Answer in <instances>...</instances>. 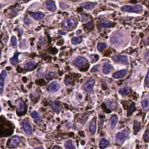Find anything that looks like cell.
Here are the masks:
<instances>
[{"label": "cell", "mask_w": 149, "mask_h": 149, "mask_svg": "<svg viewBox=\"0 0 149 149\" xmlns=\"http://www.w3.org/2000/svg\"><path fill=\"white\" fill-rule=\"evenodd\" d=\"M122 10L127 12L139 13L143 10V7L139 5H124L122 7Z\"/></svg>", "instance_id": "obj_1"}, {"label": "cell", "mask_w": 149, "mask_h": 149, "mask_svg": "<svg viewBox=\"0 0 149 149\" xmlns=\"http://www.w3.org/2000/svg\"><path fill=\"white\" fill-rule=\"evenodd\" d=\"M129 132L126 129H124L122 132H118L115 136L116 141L119 144H122L129 136Z\"/></svg>", "instance_id": "obj_2"}, {"label": "cell", "mask_w": 149, "mask_h": 149, "mask_svg": "<svg viewBox=\"0 0 149 149\" xmlns=\"http://www.w3.org/2000/svg\"><path fill=\"white\" fill-rule=\"evenodd\" d=\"M112 59L117 63L127 65L129 63L128 58L126 55H115L112 57Z\"/></svg>", "instance_id": "obj_3"}, {"label": "cell", "mask_w": 149, "mask_h": 149, "mask_svg": "<svg viewBox=\"0 0 149 149\" xmlns=\"http://www.w3.org/2000/svg\"><path fill=\"white\" fill-rule=\"evenodd\" d=\"M122 36L121 33H118V32H115L112 36H111V43H112L114 45H117L119 44L122 41Z\"/></svg>", "instance_id": "obj_4"}, {"label": "cell", "mask_w": 149, "mask_h": 149, "mask_svg": "<svg viewBox=\"0 0 149 149\" xmlns=\"http://www.w3.org/2000/svg\"><path fill=\"white\" fill-rule=\"evenodd\" d=\"M95 83V80L94 79L91 78L85 84L84 86V90L87 93H91L93 91V87Z\"/></svg>", "instance_id": "obj_5"}, {"label": "cell", "mask_w": 149, "mask_h": 149, "mask_svg": "<svg viewBox=\"0 0 149 149\" xmlns=\"http://www.w3.org/2000/svg\"><path fill=\"white\" fill-rule=\"evenodd\" d=\"M7 76V73L6 70H3L0 74V94L3 90V87L5 84V80Z\"/></svg>", "instance_id": "obj_6"}, {"label": "cell", "mask_w": 149, "mask_h": 149, "mask_svg": "<svg viewBox=\"0 0 149 149\" xmlns=\"http://www.w3.org/2000/svg\"><path fill=\"white\" fill-rule=\"evenodd\" d=\"M75 20L73 18H69L66 19L63 22V26L66 29H70L75 24Z\"/></svg>", "instance_id": "obj_7"}, {"label": "cell", "mask_w": 149, "mask_h": 149, "mask_svg": "<svg viewBox=\"0 0 149 149\" xmlns=\"http://www.w3.org/2000/svg\"><path fill=\"white\" fill-rule=\"evenodd\" d=\"M22 125H23V129L24 130V132L27 134H31L32 133H33V130H32V128H31V125L27 122V121H26L24 120L23 123H22Z\"/></svg>", "instance_id": "obj_8"}, {"label": "cell", "mask_w": 149, "mask_h": 149, "mask_svg": "<svg viewBox=\"0 0 149 149\" xmlns=\"http://www.w3.org/2000/svg\"><path fill=\"white\" fill-rule=\"evenodd\" d=\"M59 88V84L57 81L52 82L48 87V91L51 93L57 91Z\"/></svg>", "instance_id": "obj_9"}, {"label": "cell", "mask_w": 149, "mask_h": 149, "mask_svg": "<svg viewBox=\"0 0 149 149\" xmlns=\"http://www.w3.org/2000/svg\"><path fill=\"white\" fill-rule=\"evenodd\" d=\"M127 70L126 69H122L119 71H118L115 73H113V77L115 79H119V78H122L126 76L127 74Z\"/></svg>", "instance_id": "obj_10"}, {"label": "cell", "mask_w": 149, "mask_h": 149, "mask_svg": "<svg viewBox=\"0 0 149 149\" xmlns=\"http://www.w3.org/2000/svg\"><path fill=\"white\" fill-rule=\"evenodd\" d=\"M51 107L53 111L55 112H59L61 109V105L59 101H54L51 103Z\"/></svg>", "instance_id": "obj_11"}, {"label": "cell", "mask_w": 149, "mask_h": 149, "mask_svg": "<svg viewBox=\"0 0 149 149\" xmlns=\"http://www.w3.org/2000/svg\"><path fill=\"white\" fill-rule=\"evenodd\" d=\"M73 63L76 66H77L78 67H80V66H81L84 65L86 63V61L83 58L79 56V57H77V58H76L74 59Z\"/></svg>", "instance_id": "obj_12"}, {"label": "cell", "mask_w": 149, "mask_h": 149, "mask_svg": "<svg viewBox=\"0 0 149 149\" xmlns=\"http://www.w3.org/2000/svg\"><path fill=\"white\" fill-rule=\"evenodd\" d=\"M31 16L36 20H40V19H42L45 17V15L41 12H37L35 13H33L30 14Z\"/></svg>", "instance_id": "obj_13"}, {"label": "cell", "mask_w": 149, "mask_h": 149, "mask_svg": "<svg viewBox=\"0 0 149 149\" xmlns=\"http://www.w3.org/2000/svg\"><path fill=\"white\" fill-rule=\"evenodd\" d=\"M112 69V66L111 64L108 63H105L104 65H103V68H102V70L104 73L105 74H108L109 73L111 70Z\"/></svg>", "instance_id": "obj_14"}, {"label": "cell", "mask_w": 149, "mask_h": 149, "mask_svg": "<svg viewBox=\"0 0 149 149\" xmlns=\"http://www.w3.org/2000/svg\"><path fill=\"white\" fill-rule=\"evenodd\" d=\"M20 142V139L19 137L15 136L12 137L10 140V145L12 147H16Z\"/></svg>", "instance_id": "obj_15"}, {"label": "cell", "mask_w": 149, "mask_h": 149, "mask_svg": "<svg viewBox=\"0 0 149 149\" xmlns=\"http://www.w3.org/2000/svg\"><path fill=\"white\" fill-rule=\"evenodd\" d=\"M47 8L48 10L50 11H54L56 9V6L55 2L53 1L49 0L47 2Z\"/></svg>", "instance_id": "obj_16"}, {"label": "cell", "mask_w": 149, "mask_h": 149, "mask_svg": "<svg viewBox=\"0 0 149 149\" xmlns=\"http://www.w3.org/2000/svg\"><path fill=\"white\" fill-rule=\"evenodd\" d=\"M141 105L144 110H148L149 109V97L144 98L141 102Z\"/></svg>", "instance_id": "obj_17"}, {"label": "cell", "mask_w": 149, "mask_h": 149, "mask_svg": "<svg viewBox=\"0 0 149 149\" xmlns=\"http://www.w3.org/2000/svg\"><path fill=\"white\" fill-rule=\"evenodd\" d=\"M90 132L92 134H94L96 131V121L94 119H92L91 121V123L90 124V127H89Z\"/></svg>", "instance_id": "obj_18"}, {"label": "cell", "mask_w": 149, "mask_h": 149, "mask_svg": "<svg viewBox=\"0 0 149 149\" xmlns=\"http://www.w3.org/2000/svg\"><path fill=\"white\" fill-rule=\"evenodd\" d=\"M29 45H28V42L26 40H23L20 41L19 44V48L22 50H24L27 48Z\"/></svg>", "instance_id": "obj_19"}, {"label": "cell", "mask_w": 149, "mask_h": 149, "mask_svg": "<svg viewBox=\"0 0 149 149\" xmlns=\"http://www.w3.org/2000/svg\"><path fill=\"white\" fill-rule=\"evenodd\" d=\"M81 6L86 9H91L92 8H93L95 6V3H93L92 2H84L81 4Z\"/></svg>", "instance_id": "obj_20"}, {"label": "cell", "mask_w": 149, "mask_h": 149, "mask_svg": "<svg viewBox=\"0 0 149 149\" xmlns=\"http://www.w3.org/2000/svg\"><path fill=\"white\" fill-rule=\"evenodd\" d=\"M107 105H108V107L112 109H116V107H117V104L116 102L115 101H113V100H109V101H108L107 102Z\"/></svg>", "instance_id": "obj_21"}, {"label": "cell", "mask_w": 149, "mask_h": 149, "mask_svg": "<svg viewBox=\"0 0 149 149\" xmlns=\"http://www.w3.org/2000/svg\"><path fill=\"white\" fill-rule=\"evenodd\" d=\"M111 127L112 129H114L118 122V116L116 115H112V116L111 118Z\"/></svg>", "instance_id": "obj_22"}, {"label": "cell", "mask_w": 149, "mask_h": 149, "mask_svg": "<svg viewBox=\"0 0 149 149\" xmlns=\"http://www.w3.org/2000/svg\"><path fill=\"white\" fill-rule=\"evenodd\" d=\"M108 145H109V141L108 140H107L106 139H102L101 141H100V147L102 148L107 147Z\"/></svg>", "instance_id": "obj_23"}, {"label": "cell", "mask_w": 149, "mask_h": 149, "mask_svg": "<svg viewBox=\"0 0 149 149\" xmlns=\"http://www.w3.org/2000/svg\"><path fill=\"white\" fill-rule=\"evenodd\" d=\"M18 55H19L18 54H16L13 56V57H12L10 59V62H11V63L12 65H16L18 63Z\"/></svg>", "instance_id": "obj_24"}, {"label": "cell", "mask_w": 149, "mask_h": 149, "mask_svg": "<svg viewBox=\"0 0 149 149\" xmlns=\"http://www.w3.org/2000/svg\"><path fill=\"white\" fill-rule=\"evenodd\" d=\"M35 64H36V63H35V62H34V61L29 62H27V63L25 65L24 68H25L26 69H30L33 68L35 66Z\"/></svg>", "instance_id": "obj_25"}, {"label": "cell", "mask_w": 149, "mask_h": 149, "mask_svg": "<svg viewBox=\"0 0 149 149\" xmlns=\"http://www.w3.org/2000/svg\"><path fill=\"white\" fill-rule=\"evenodd\" d=\"M112 23L110 22H105L103 23H101L100 24V26L102 27H104V28H109V27H111L112 26Z\"/></svg>", "instance_id": "obj_26"}, {"label": "cell", "mask_w": 149, "mask_h": 149, "mask_svg": "<svg viewBox=\"0 0 149 149\" xmlns=\"http://www.w3.org/2000/svg\"><path fill=\"white\" fill-rule=\"evenodd\" d=\"M31 116L32 117L36 120V121L37 122H38L40 121V115L36 111H33L32 113H31Z\"/></svg>", "instance_id": "obj_27"}, {"label": "cell", "mask_w": 149, "mask_h": 149, "mask_svg": "<svg viewBox=\"0 0 149 149\" xmlns=\"http://www.w3.org/2000/svg\"><path fill=\"white\" fill-rule=\"evenodd\" d=\"M129 91V89L127 87H123L119 90V93L122 95H126Z\"/></svg>", "instance_id": "obj_28"}, {"label": "cell", "mask_w": 149, "mask_h": 149, "mask_svg": "<svg viewBox=\"0 0 149 149\" xmlns=\"http://www.w3.org/2000/svg\"><path fill=\"white\" fill-rule=\"evenodd\" d=\"M65 147L66 148H75V147L73 146L71 140H68L65 143Z\"/></svg>", "instance_id": "obj_29"}, {"label": "cell", "mask_w": 149, "mask_h": 149, "mask_svg": "<svg viewBox=\"0 0 149 149\" xmlns=\"http://www.w3.org/2000/svg\"><path fill=\"white\" fill-rule=\"evenodd\" d=\"M107 47V45L105 43H99L97 45V49L99 51H102Z\"/></svg>", "instance_id": "obj_30"}, {"label": "cell", "mask_w": 149, "mask_h": 149, "mask_svg": "<svg viewBox=\"0 0 149 149\" xmlns=\"http://www.w3.org/2000/svg\"><path fill=\"white\" fill-rule=\"evenodd\" d=\"M81 41V40L80 38L79 37H74L72 38V43L74 45H76L78 44L79 43H80Z\"/></svg>", "instance_id": "obj_31"}, {"label": "cell", "mask_w": 149, "mask_h": 149, "mask_svg": "<svg viewBox=\"0 0 149 149\" xmlns=\"http://www.w3.org/2000/svg\"><path fill=\"white\" fill-rule=\"evenodd\" d=\"M140 128V123L138 122L135 121L134 122V131H136V132L139 131Z\"/></svg>", "instance_id": "obj_32"}, {"label": "cell", "mask_w": 149, "mask_h": 149, "mask_svg": "<svg viewBox=\"0 0 149 149\" xmlns=\"http://www.w3.org/2000/svg\"><path fill=\"white\" fill-rule=\"evenodd\" d=\"M145 84H146V86H147V87L149 88V70H148L147 74L146 75V77Z\"/></svg>", "instance_id": "obj_33"}, {"label": "cell", "mask_w": 149, "mask_h": 149, "mask_svg": "<svg viewBox=\"0 0 149 149\" xmlns=\"http://www.w3.org/2000/svg\"><path fill=\"white\" fill-rule=\"evenodd\" d=\"M144 140H146V141H147V140H149V129H147V130L145 132V133H144Z\"/></svg>", "instance_id": "obj_34"}, {"label": "cell", "mask_w": 149, "mask_h": 149, "mask_svg": "<svg viewBox=\"0 0 149 149\" xmlns=\"http://www.w3.org/2000/svg\"><path fill=\"white\" fill-rule=\"evenodd\" d=\"M19 109L20 110V111L22 112L24 111V103L22 101H20V103H19Z\"/></svg>", "instance_id": "obj_35"}, {"label": "cell", "mask_w": 149, "mask_h": 149, "mask_svg": "<svg viewBox=\"0 0 149 149\" xmlns=\"http://www.w3.org/2000/svg\"><path fill=\"white\" fill-rule=\"evenodd\" d=\"M11 43L13 45V47H15L16 45V44H17V39L15 37H12V38H11Z\"/></svg>", "instance_id": "obj_36"}, {"label": "cell", "mask_w": 149, "mask_h": 149, "mask_svg": "<svg viewBox=\"0 0 149 149\" xmlns=\"http://www.w3.org/2000/svg\"><path fill=\"white\" fill-rule=\"evenodd\" d=\"M54 76H55V73H53V72H49V73H48V74H47V77L50 79V78L53 77Z\"/></svg>", "instance_id": "obj_37"}, {"label": "cell", "mask_w": 149, "mask_h": 149, "mask_svg": "<svg viewBox=\"0 0 149 149\" xmlns=\"http://www.w3.org/2000/svg\"><path fill=\"white\" fill-rule=\"evenodd\" d=\"M135 109V108H134V105L133 104H132V105L130 107V109H129V113H131L132 112H133V111H134Z\"/></svg>", "instance_id": "obj_38"}, {"label": "cell", "mask_w": 149, "mask_h": 149, "mask_svg": "<svg viewBox=\"0 0 149 149\" xmlns=\"http://www.w3.org/2000/svg\"><path fill=\"white\" fill-rule=\"evenodd\" d=\"M24 22L27 24H28L29 22H30V20L28 19V18H25L24 19Z\"/></svg>", "instance_id": "obj_39"}, {"label": "cell", "mask_w": 149, "mask_h": 149, "mask_svg": "<svg viewBox=\"0 0 149 149\" xmlns=\"http://www.w3.org/2000/svg\"><path fill=\"white\" fill-rule=\"evenodd\" d=\"M147 42L148 44H149V37H148V38H147Z\"/></svg>", "instance_id": "obj_40"}, {"label": "cell", "mask_w": 149, "mask_h": 149, "mask_svg": "<svg viewBox=\"0 0 149 149\" xmlns=\"http://www.w3.org/2000/svg\"><path fill=\"white\" fill-rule=\"evenodd\" d=\"M52 148H60V147H58V146H55V147H53Z\"/></svg>", "instance_id": "obj_41"}, {"label": "cell", "mask_w": 149, "mask_h": 149, "mask_svg": "<svg viewBox=\"0 0 149 149\" xmlns=\"http://www.w3.org/2000/svg\"><path fill=\"white\" fill-rule=\"evenodd\" d=\"M111 1H118L119 0H111Z\"/></svg>", "instance_id": "obj_42"}, {"label": "cell", "mask_w": 149, "mask_h": 149, "mask_svg": "<svg viewBox=\"0 0 149 149\" xmlns=\"http://www.w3.org/2000/svg\"><path fill=\"white\" fill-rule=\"evenodd\" d=\"M1 50H0V58H1Z\"/></svg>", "instance_id": "obj_43"}, {"label": "cell", "mask_w": 149, "mask_h": 149, "mask_svg": "<svg viewBox=\"0 0 149 149\" xmlns=\"http://www.w3.org/2000/svg\"><path fill=\"white\" fill-rule=\"evenodd\" d=\"M1 8V5L0 4V8Z\"/></svg>", "instance_id": "obj_44"}, {"label": "cell", "mask_w": 149, "mask_h": 149, "mask_svg": "<svg viewBox=\"0 0 149 149\" xmlns=\"http://www.w3.org/2000/svg\"><path fill=\"white\" fill-rule=\"evenodd\" d=\"M1 107H0V111H1Z\"/></svg>", "instance_id": "obj_45"}]
</instances>
